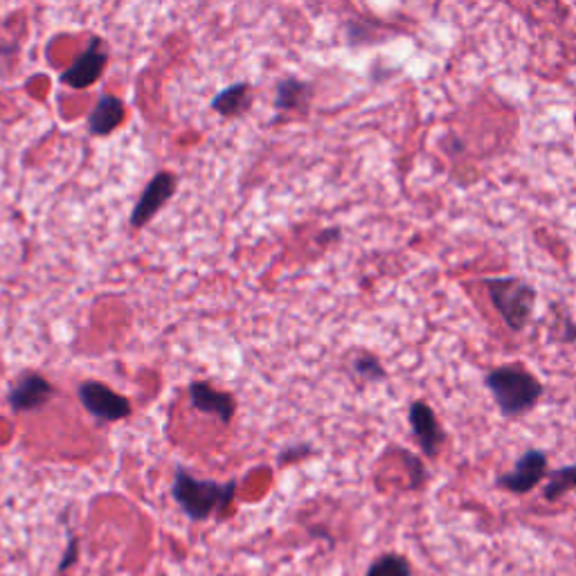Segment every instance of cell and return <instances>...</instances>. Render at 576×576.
<instances>
[{"label": "cell", "mask_w": 576, "mask_h": 576, "mask_svg": "<svg viewBox=\"0 0 576 576\" xmlns=\"http://www.w3.org/2000/svg\"><path fill=\"white\" fill-rule=\"evenodd\" d=\"M234 495H237V480H198L185 468H176L174 484H171V498H174L180 511L192 522L223 516L230 509Z\"/></svg>", "instance_id": "obj_1"}, {"label": "cell", "mask_w": 576, "mask_h": 576, "mask_svg": "<svg viewBox=\"0 0 576 576\" xmlns=\"http://www.w3.org/2000/svg\"><path fill=\"white\" fill-rule=\"evenodd\" d=\"M484 383L491 390L495 405H498L504 417H520V414L534 410L545 392L543 383L527 367L518 363L493 369V372L486 374Z\"/></svg>", "instance_id": "obj_2"}, {"label": "cell", "mask_w": 576, "mask_h": 576, "mask_svg": "<svg viewBox=\"0 0 576 576\" xmlns=\"http://www.w3.org/2000/svg\"><path fill=\"white\" fill-rule=\"evenodd\" d=\"M484 286L504 324L516 333L525 329L536 309V288L520 277H489Z\"/></svg>", "instance_id": "obj_3"}, {"label": "cell", "mask_w": 576, "mask_h": 576, "mask_svg": "<svg viewBox=\"0 0 576 576\" xmlns=\"http://www.w3.org/2000/svg\"><path fill=\"white\" fill-rule=\"evenodd\" d=\"M77 396L84 408L93 414L95 419L113 423L129 419L133 412L131 401L126 396L117 394L111 387L99 381H84L77 387Z\"/></svg>", "instance_id": "obj_4"}, {"label": "cell", "mask_w": 576, "mask_h": 576, "mask_svg": "<svg viewBox=\"0 0 576 576\" xmlns=\"http://www.w3.org/2000/svg\"><path fill=\"white\" fill-rule=\"evenodd\" d=\"M547 468H549L547 455L543 453V450L531 448V450H527V453H522L516 466H513V471L500 475L495 484L509 493L525 495V493L534 491L536 486L545 480V477L549 475Z\"/></svg>", "instance_id": "obj_5"}, {"label": "cell", "mask_w": 576, "mask_h": 576, "mask_svg": "<svg viewBox=\"0 0 576 576\" xmlns=\"http://www.w3.org/2000/svg\"><path fill=\"white\" fill-rule=\"evenodd\" d=\"M176 187L178 178L174 174H169V171H160V174L153 176L149 180V185L144 187L138 203L133 205L129 219L131 228H144L149 221H153V216H156L162 207L171 201V196L176 194Z\"/></svg>", "instance_id": "obj_6"}, {"label": "cell", "mask_w": 576, "mask_h": 576, "mask_svg": "<svg viewBox=\"0 0 576 576\" xmlns=\"http://www.w3.org/2000/svg\"><path fill=\"white\" fill-rule=\"evenodd\" d=\"M108 63V50L99 36H93L88 48L79 54L75 63L61 72V84H66L75 90H86L95 84V81L104 75Z\"/></svg>", "instance_id": "obj_7"}, {"label": "cell", "mask_w": 576, "mask_h": 576, "mask_svg": "<svg viewBox=\"0 0 576 576\" xmlns=\"http://www.w3.org/2000/svg\"><path fill=\"white\" fill-rule=\"evenodd\" d=\"M408 421L423 455L437 457L446 441V432L441 428L435 410H432L426 401H412L408 408Z\"/></svg>", "instance_id": "obj_8"}, {"label": "cell", "mask_w": 576, "mask_h": 576, "mask_svg": "<svg viewBox=\"0 0 576 576\" xmlns=\"http://www.w3.org/2000/svg\"><path fill=\"white\" fill-rule=\"evenodd\" d=\"M54 394H57V390H54L48 378L36 372H25L9 387L7 403L14 412H32L43 408Z\"/></svg>", "instance_id": "obj_9"}, {"label": "cell", "mask_w": 576, "mask_h": 576, "mask_svg": "<svg viewBox=\"0 0 576 576\" xmlns=\"http://www.w3.org/2000/svg\"><path fill=\"white\" fill-rule=\"evenodd\" d=\"M189 403L192 408L205 414H214L221 423H232L234 412H237V401L230 392H221L212 387L207 381H194L189 383Z\"/></svg>", "instance_id": "obj_10"}, {"label": "cell", "mask_w": 576, "mask_h": 576, "mask_svg": "<svg viewBox=\"0 0 576 576\" xmlns=\"http://www.w3.org/2000/svg\"><path fill=\"white\" fill-rule=\"evenodd\" d=\"M126 117V108L120 97L115 95H99L97 104L88 115V131L90 135H97V138H104V135H111L122 126Z\"/></svg>", "instance_id": "obj_11"}, {"label": "cell", "mask_w": 576, "mask_h": 576, "mask_svg": "<svg viewBox=\"0 0 576 576\" xmlns=\"http://www.w3.org/2000/svg\"><path fill=\"white\" fill-rule=\"evenodd\" d=\"M313 88L302 79L286 77L277 84L275 90V108L277 111H302L306 113L311 106Z\"/></svg>", "instance_id": "obj_12"}, {"label": "cell", "mask_w": 576, "mask_h": 576, "mask_svg": "<svg viewBox=\"0 0 576 576\" xmlns=\"http://www.w3.org/2000/svg\"><path fill=\"white\" fill-rule=\"evenodd\" d=\"M250 104H252V86L248 81H239V84L223 88L221 93L212 99L214 113H219L221 117H241L243 113H248Z\"/></svg>", "instance_id": "obj_13"}, {"label": "cell", "mask_w": 576, "mask_h": 576, "mask_svg": "<svg viewBox=\"0 0 576 576\" xmlns=\"http://www.w3.org/2000/svg\"><path fill=\"white\" fill-rule=\"evenodd\" d=\"M574 491H576V464H567L547 475V484L543 486V498L545 502H556Z\"/></svg>", "instance_id": "obj_14"}, {"label": "cell", "mask_w": 576, "mask_h": 576, "mask_svg": "<svg viewBox=\"0 0 576 576\" xmlns=\"http://www.w3.org/2000/svg\"><path fill=\"white\" fill-rule=\"evenodd\" d=\"M365 576H412V565L401 554H383L369 565Z\"/></svg>", "instance_id": "obj_15"}, {"label": "cell", "mask_w": 576, "mask_h": 576, "mask_svg": "<svg viewBox=\"0 0 576 576\" xmlns=\"http://www.w3.org/2000/svg\"><path fill=\"white\" fill-rule=\"evenodd\" d=\"M351 369L354 374L365 378V381H385V367L381 365V360L372 354H358L354 360H351Z\"/></svg>", "instance_id": "obj_16"}, {"label": "cell", "mask_w": 576, "mask_h": 576, "mask_svg": "<svg viewBox=\"0 0 576 576\" xmlns=\"http://www.w3.org/2000/svg\"><path fill=\"white\" fill-rule=\"evenodd\" d=\"M79 561V540L77 536H70L68 538V545H66V554H63V558L59 561V567L57 570L59 572H66L70 565H75Z\"/></svg>", "instance_id": "obj_17"}, {"label": "cell", "mask_w": 576, "mask_h": 576, "mask_svg": "<svg viewBox=\"0 0 576 576\" xmlns=\"http://www.w3.org/2000/svg\"><path fill=\"white\" fill-rule=\"evenodd\" d=\"M311 453H313V448H311V446L291 448V453H284L282 457H279V462L286 464V462H291V459H300V457H306V455H311Z\"/></svg>", "instance_id": "obj_18"}]
</instances>
